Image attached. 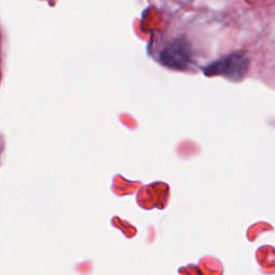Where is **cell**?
Returning <instances> with one entry per match:
<instances>
[{"label": "cell", "mask_w": 275, "mask_h": 275, "mask_svg": "<svg viewBox=\"0 0 275 275\" xmlns=\"http://www.w3.org/2000/svg\"><path fill=\"white\" fill-rule=\"evenodd\" d=\"M189 53V46L184 40H173L161 52L160 61L168 67L183 69L190 60Z\"/></svg>", "instance_id": "1"}]
</instances>
